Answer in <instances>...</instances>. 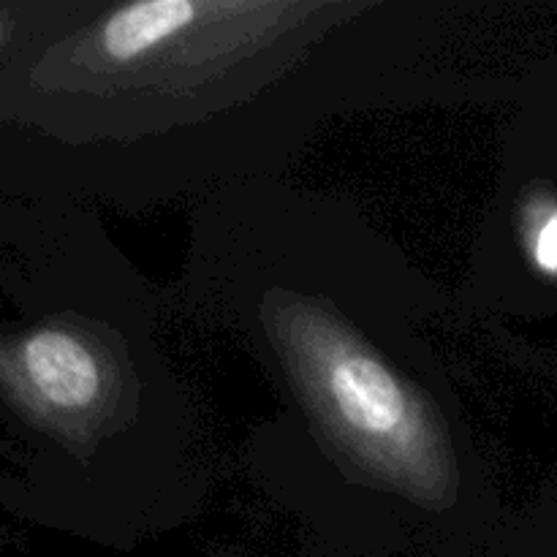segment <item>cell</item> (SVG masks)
I'll use <instances>...</instances> for the list:
<instances>
[{
  "label": "cell",
  "mask_w": 557,
  "mask_h": 557,
  "mask_svg": "<svg viewBox=\"0 0 557 557\" xmlns=\"http://www.w3.org/2000/svg\"><path fill=\"white\" fill-rule=\"evenodd\" d=\"M163 297L272 386L243 462L302 557H498L515 511L433 343L438 288L351 199L288 177L205 196Z\"/></svg>",
  "instance_id": "obj_1"
},
{
  "label": "cell",
  "mask_w": 557,
  "mask_h": 557,
  "mask_svg": "<svg viewBox=\"0 0 557 557\" xmlns=\"http://www.w3.org/2000/svg\"><path fill=\"white\" fill-rule=\"evenodd\" d=\"M446 11L60 0L0 69V196L145 212L286 177L335 120L471 90L433 65Z\"/></svg>",
  "instance_id": "obj_2"
},
{
  "label": "cell",
  "mask_w": 557,
  "mask_h": 557,
  "mask_svg": "<svg viewBox=\"0 0 557 557\" xmlns=\"http://www.w3.org/2000/svg\"><path fill=\"white\" fill-rule=\"evenodd\" d=\"M163 288L96 210L0 196V509L131 553L212 493Z\"/></svg>",
  "instance_id": "obj_3"
},
{
  "label": "cell",
  "mask_w": 557,
  "mask_h": 557,
  "mask_svg": "<svg viewBox=\"0 0 557 557\" xmlns=\"http://www.w3.org/2000/svg\"><path fill=\"white\" fill-rule=\"evenodd\" d=\"M498 557H557V468L525 511H515Z\"/></svg>",
  "instance_id": "obj_4"
},
{
  "label": "cell",
  "mask_w": 557,
  "mask_h": 557,
  "mask_svg": "<svg viewBox=\"0 0 557 557\" xmlns=\"http://www.w3.org/2000/svg\"><path fill=\"white\" fill-rule=\"evenodd\" d=\"M60 0H0V69L52 20Z\"/></svg>",
  "instance_id": "obj_5"
},
{
  "label": "cell",
  "mask_w": 557,
  "mask_h": 557,
  "mask_svg": "<svg viewBox=\"0 0 557 557\" xmlns=\"http://www.w3.org/2000/svg\"><path fill=\"white\" fill-rule=\"evenodd\" d=\"M205 557H256V555L245 553V549H237V547H212Z\"/></svg>",
  "instance_id": "obj_6"
},
{
  "label": "cell",
  "mask_w": 557,
  "mask_h": 557,
  "mask_svg": "<svg viewBox=\"0 0 557 557\" xmlns=\"http://www.w3.org/2000/svg\"><path fill=\"white\" fill-rule=\"evenodd\" d=\"M0 557H9V549H5V547H0Z\"/></svg>",
  "instance_id": "obj_7"
}]
</instances>
